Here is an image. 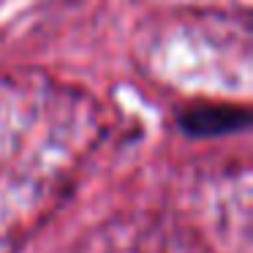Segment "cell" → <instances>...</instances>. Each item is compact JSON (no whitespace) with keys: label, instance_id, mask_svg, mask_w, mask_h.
<instances>
[{"label":"cell","instance_id":"6da1fadb","mask_svg":"<svg viewBox=\"0 0 253 253\" xmlns=\"http://www.w3.org/2000/svg\"><path fill=\"white\" fill-rule=\"evenodd\" d=\"M177 126L193 139H215L226 133H240L251 126V112L231 104H199L177 115Z\"/></svg>","mask_w":253,"mask_h":253}]
</instances>
